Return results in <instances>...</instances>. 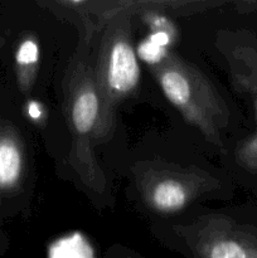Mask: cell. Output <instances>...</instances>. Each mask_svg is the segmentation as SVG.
I'll use <instances>...</instances> for the list:
<instances>
[{
	"label": "cell",
	"mask_w": 257,
	"mask_h": 258,
	"mask_svg": "<svg viewBox=\"0 0 257 258\" xmlns=\"http://www.w3.org/2000/svg\"><path fill=\"white\" fill-rule=\"evenodd\" d=\"M95 29H82L81 40L62 82L63 113L71 135L68 163L81 183L92 193H107V178L96 156V146L106 143L113 130L103 116L95 76L92 40Z\"/></svg>",
	"instance_id": "cell-1"
},
{
	"label": "cell",
	"mask_w": 257,
	"mask_h": 258,
	"mask_svg": "<svg viewBox=\"0 0 257 258\" xmlns=\"http://www.w3.org/2000/svg\"><path fill=\"white\" fill-rule=\"evenodd\" d=\"M166 100L185 121L217 146L229 125V108L213 83L201 70L174 52H169L156 64L150 66Z\"/></svg>",
	"instance_id": "cell-2"
},
{
	"label": "cell",
	"mask_w": 257,
	"mask_h": 258,
	"mask_svg": "<svg viewBox=\"0 0 257 258\" xmlns=\"http://www.w3.org/2000/svg\"><path fill=\"white\" fill-rule=\"evenodd\" d=\"M116 7L98 29L101 35L93 62L103 116L112 130L117 107L138 90L141 75L131 35L130 3H117Z\"/></svg>",
	"instance_id": "cell-3"
},
{
	"label": "cell",
	"mask_w": 257,
	"mask_h": 258,
	"mask_svg": "<svg viewBox=\"0 0 257 258\" xmlns=\"http://www.w3.org/2000/svg\"><path fill=\"white\" fill-rule=\"evenodd\" d=\"M138 174L141 197L153 211L175 213L218 186V180L197 168L151 165Z\"/></svg>",
	"instance_id": "cell-4"
},
{
	"label": "cell",
	"mask_w": 257,
	"mask_h": 258,
	"mask_svg": "<svg viewBox=\"0 0 257 258\" xmlns=\"http://www.w3.org/2000/svg\"><path fill=\"white\" fill-rule=\"evenodd\" d=\"M193 258H257V228L218 214L174 228Z\"/></svg>",
	"instance_id": "cell-5"
},
{
	"label": "cell",
	"mask_w": 257,
	"mask_h": 258,
	"mask_svg": "<svg viewBox=\"0 0 257 258\" xmlns=\"http://www.w3.org/2000/svg\"><path fill=\"white\" fill-rule=\"evenodd\" d=\"M24 149L17 131L0 125V191H13L19 186L24 173Z\"/></svg>",
	"instance_id": "cell-6"
},
{
	"label": "cell",
	"mask_w": 257,
	"mask_h": 258,
	"mask_svg": "<svg viewBox=\"0 0 257 258\" xmlns=\"http://www.w3.org/2000/svg\"><path fill=\"white\" fill-rule=\"evenodd\" d=\"M39 44L34 37H25L20 40L15 52V71L20 91L25 95L30 92L39 67Z\"/></svg>",
	"instance_id": "cell-7"
},
{
	"label": "cell",
	"mask_w": 257,
	"mask_h": 258,
	"mask_svg": "<svg viewBox=\"0 0 257 258\" xmlns=\"http://www.w3.org/2000/svg\"><path fill=\"white\" fill-rule=\"evenodd\" d=\"M50 258H92V248L81 234H73L52 247Z\"/></svg>",
	"instance_id": "cell-8"
},
{
	"label": "cell",
	"mask_w": 257,
	"mask_h": 258,
	"mask_svg": "<svg viewBox=\"0 0 257 258\" xmlns=\"http://www.w3.org/2000/svg\"><path fill=\"white\" fill-rule=\"evenodd\" d=\"M238 160L247 168L257 170V135L249 139L238 150Z\"/></svg>",
	"instance_id": "cell-9"
},
{
	"label": "cell",
	"mask_w": 257,
	"mask_h": 258,
	"mask_svg": "<svg viewBox=\"0 0 257 258\" xmlns=\"http://www.w3.org/2000/svg\"><path fill=\"white\" fill-rule=\"evenodd\" d=\"M110 258H141L140 256H135V254L131 253H115L112 256H110Z\"/></svg>",
	"instance_id": "cell-10"
},
{
	"label": "cell",
	"mask_w": 257,
	"mask_h": 258,
	"mask_svg": "<svg viewBox=\"0 0 257 258\" xmlns=\"http://www.w3.org/2000/svg\"><path fill=\"white\" fill-rule=\"evenodd\" d=\"M3 44H4V38H0V47H2Z\"/></svg>",
	"instance_id": "cell-11"
}]
</instances>
